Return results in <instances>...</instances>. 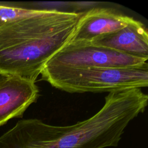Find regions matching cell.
Listing matches in <instances>:
<instances>
[{
  "label": "cell",
  "mask_w": 148,
  "mask_h": 148,
  "mask_svg": "<svg viewBox=\"0 0 148 148\" xmlns=\"http://www.w3.org/2000/svg\"><path fill=\"white\" fill-rule=\"evenodd\" d=\"M90 43L135 57L148 58V34L145 25L134 19L125 27Z\"/></svg>",
  "instance_id": "obj_7"
},
{
  "label": "cell",
  "mask_w": 148,
  "mask_h": 148,
  "mask_svg": "<svg viewBox=\"0 0 148 148\" xmlns=\"http://www.w3.org/2000/svg\"><path fill=\"white\" fill-rule=\"evenodd\" d=\"M83 12L38 9L0 27V73L35 82L49 59L71 40Z\"/></svg>",
  "instance_id": "obj_2"
},
{
  "label": "cell",
  "mask_w": 148,
  "mask_h": 148,
  "mask_svg": "<svg viewBox=\"0 0 148 148\" xmlns=\"http://www.w3.org/2000/svg\"><path fill=\"white\" fill-rule=\"evenodd\" d=\"M8 77H10V76H6L2 73H0V83H2L3 80H5L6 78H8Z\"/></svg>",
  "instance_id": "obj_9"
},
{
  "label": "cell",
  "mask_w": 148,
  "mask_h": 148,
  "mask_svg": "<svg viewBox=\"0 0 148 148\" xmlns=\"http://www.w3.org/2000/svg\"><path fill=\"white\" fill-rule=\"evenodd\" d=\"M43 80L69 93L104 92L148 86V64L129 68L43 67Z\"/></svg>",
  "instance_id": "obj_3"
},
{
  "label": "cell",
  "mask_w": 148,
  "mask_h": 148,
  "mask_svg": "<svg viewBox=\"0 0 148 148\" xmlns=\"http://www.w3.org/2000/svg\"><path fill=\"white\" fill-rule=\"evenodd\" d=\"M147 59L90 42H68L49 59L45 66L69 68L138 67L147 64Z\"/></svg>",
  "instance_id": "obj_4"
},
{
  "label": "cell",
  "mask_w": 148,
  "mask_h": 148,
  "mask_svg": "<svg viewBox=\"0 0 148 148\" xmlns=\"http://www.w3.org/2000/svg\"><path fill=\"white\" fill-rule=\"evenodd\" d=\"M148 96L140 88L109 92L91 117L68 126L24 119L1 136L0 148H105L118 145L125 129L144 112Z\"/></svg>",
  "instance_id": "obj_1"
},
{
  "label": "cell",
  "mask_w": 148,
  "mask_h": 148,
  "mask_svg": "<svg viewBox=\"0 0 148 148\" xmlns=\"http://www.w3.org/2000/svg\"><path fill=\"white\" fill-rule=\"evenodd\" d=\"M37 9L23 7L13 3L0 2V27L7 23L31 15Z\"/></svg>",
  "instance_id": "obj_8"
},
{
  "label": "cell",
  "mask_w": 148,
  "mask_h": 148,
  "mask_svg": "<svg viewBox=\"0 0 148 148\" xmlns=\"http://www.w3.org/2000/svg\"><path fill=\"white\" fill-rule=\"evenodd\" d=\"M39 96L35 82L14 76L6 78L0 83V126L11 119L21 117Z\"/></svg>",
  "instance_id": "obj_6"
},
{
  "label": "cell",
  "mask_w": 148,
  "mask_h": 148,
  "mask_svg": "<svg viewBox=\"0 0 148 148\" xmlns=\"http://www.w3.org/2000/svg\"><path fill=\"white\" fill-rule=\"evenodd\" d=\"M133 18L106 8H93L83 12L69 42H90L128 25Z\"/></svg>",
  "instance_id": "obj_5"
}]
</instances>
